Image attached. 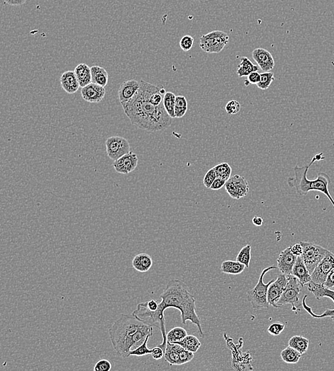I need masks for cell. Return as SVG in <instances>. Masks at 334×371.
<instances>
[{
	"label": "cell",
	"mask_w": 334,
	"mask_h": 371,
	"mask_svg": "<svg viewBox=\"0 0 334 371\" xmlns=\"http://www.w3.org/2000/svg\"><path fill=\"white\" fill-rule=\"evenodd\" d=\"M161 298L162 301L160 302L156 311H150L145 302L138 304L137 309L133 311L132 315L141 321L161 330L163 342L159 346L164 351L167 345L165 311L169 308L179 310L181 314L182 323L186 325L189 320L197 326L199 335L204 337L200 318L196 313L195 298L190 292V288L186 283L178 279L171 280L161 294Z\"/></svg>",
	"instance_id": "cell-1"
},
{
	"label": "cell",
	"mask_w": 334,
	"mask_h": 371,
	"mask_svg": "<svg viewBox=\"0 0 334 371\" xmlns=\"http://www.w3.org/2000/svg\"><path fill=\"white\" fill-rule=\"evenodd\" d=\"M152 84L140 80L139 92L132 100L121 105L125 115L133 125L150 132H161L169 128L172 123L164 105L156 106L149 100Z\"/></svg>",
	"instance_id": "cell-2"
},
{
	"label": "cell",
	"mask_w": 334,
	"mask_h": 371,
	"mask_svg": "<svg viewBox=\"0 0 334 371\" xmlns=\"http://www.w3.org/2000/svg\"><path fill=\"white\" fill-rule=\"evenodd\" d=\"M113 348L119 356L128 358L130 352L141 345L147 336H153V326L133 315L122 314L109 330Z\"/></svg>",
	"instance_id": "cell-3"
},
{
	"label": "cell",
	"mask_w": 334,
	"mask_h": 371,
	"mask_svg": "<svg viewBox=\"0 0 334 371\" xmlns=\"http://www.w3.org/2000/svg\"><path fill=\"white\" fill-rule=\"evenodd\" d=\"M324 154L319 153L312 158L309 164L303 166H296L294 168V176L288 177L287 184L290 188H294L297 194L300 196H307L310 191H319L325 195L331 201L334 207V200L330 192L329 186L331 184V178L325 172H319L316 178L313 180H309L307 178L309 169L316 161L324 159Z\"/></svg>",
	"instance_id": "cell-4"
},
{
	"label": "cell",
	"mask_w": 334,
	"mask_h": 371,
	"mask_svg": "<svg viewBox=\"0 0 334 371\" xmlns=\"http://www.w3.org/2000/svg\"><path fill=\"white\" fill-rule=\"evenodd\" d=\"M278 267H267L262 271L259 278L258 283L254 289L248 291L247 293V301L252 305V309H268L269 308V302H268V289L269 286L275 279L271 280L267 284H264V278L266 273L271 270L277 269Z\"/></svg>",
	"instance_id": "cell-5"
},
{
	"label": "cell",
	"mask_w": 334,
	"mask_h": 371,
	"mask_svg": "<svg viewBox=\"0 0 334 371\" xmlns=\"http://www.w3.org/2000/svg\"><path fill=\"white\" fill-rule=\"evenodd\" d=\"M230 41L228 34L225 31L215 30L204 34L200 38V47L205 53H219Z\"/></svg>",
	"instance_id": "cell-6"
},
{
	"label": "cell",
	"mask_w": 334,
	"mask_h": 371,
	"mask_svg": "<svg viewBox=\"0 0 334 371\" xmlns=\"http://www.w3.org/2000/svg\"><path fill=\"white\" fill-rule=\"evenodd\" d=\"M307 286L308 290L313 294L316 299L319 300L324 298V297H328L334 302V291L332 290V289H329L323 284H315L313 281H310L309 284H307ZM307 298V295H304L303 300H302V306H303L305 311H307L312 317L314 318H322L334 317V309H328L325 312L320 314V315L315 314L311 308L306 303Z\"/></svg>",
	"instance_id": "cell-7"
},
{
	"label": "cell",
	"mask_w": 334,
	"mask_h": 371,
	"mask_svg": "<svg viewBox=\"0 0 334 371\" xmlns=\"http://www.w3.org/2000/svg\"><path fill=\"white\" fill-rule=\"evenodd\" d=\"M303 247L302 258L310 273H313L318 264L327 255L329 250L311 242L301 241Z\"/></svg>",
	"instance_id": "cell-8"
},
{
	"label": "cell",
	"mask_w": 334,
	"mask_h": 371,
	"mask_svg": "<svg viewBox=\"0 0 334 371\" xmlns=\"http://www.w3.org/2000/svg\"><path fill=\"white\" fill-rule=\"evenodd\" d=\"M287 277V285L277 305L280 308L284 305L290 304L292 306L293 311H296L299 306V297L302 289L304 286L302 285L299 279L292 274L288 275Z\"/></svg>",
	"instance_id": "cell-9"
},
{
	"label": "cell",
	"mask_w": 334,
	"mask_h": 371,
	"mask_svg": "<svg viewBox=\"0 0 334 371\" xmlns=\"http://www.w3.org/2000/svg\"><path fill=\"white\" fill-rule=\"evenodd\" d=\"M106 153L108 157L114 161L131 152V147L128 140L121 136H111L106 141Z\"/></svg>",
	"instance_id": "cell-10"
},
{
	"label": "cell",
	"mask_w": 334,
	"mask_h": 371,
	"mask_svg": "<svg viewBox=\"0 0 334 371\" xmlns=\"http://www.w3.org/2000/svg\"><path fill=\"white\" fill-rule=\"evenodd\" d=\"M225 189L234 199L239 200L249 193V187L247 179L236 174L226 182Z\"/></svg>",
	"instance_id": "cell-11"
},
{
	"label": "cell",
	"mask_w": 334,
	"mask_h": 371,
	"mask_svg": "<svg viewBox=\"0 0 334 371\" xmlns=\"http://www.w3.org/2000/svg\"><path fill=\"white\" fill-rule=\"evenodd\" d=\"M334 268V254L329 251L311 273V281L315 284H324L328 275Z\"/></svg>",
	"instance_id": "cell-12"
},
{
	"label": "cell",
	"mask_w": 334,
	"mask_h": 371,
	"mask_svg": "<svg viewBox=\"0 0 334 371\" xmlns=\"http://www.w3.org/2000/svg\"><path fill=\"white\" fill-rule=\"evenodd\" d=\"M288 283V277L286 275L280 274L277 279L269 286L268 289V302L269 305L274 308L279 307L277 303L280 299L284 291L286 289Z\"/></svg>",
	"instance_id": "cell-13"
},
{
	"label": "cell",
	"mask_w": 334,
	"mask_h": 371,
	"mask_svg": "<svg viewBox=\"0 0 334 371\" xmlns=\"http://www.w3.org/2000/svg\"><path fill=\"white\" fill-rule=\"evenodd\" d=\"M139 163L137 155L130 152L113 163L114 169L119 174H128L136 169Z\"/></svg>",
	"instance_id": "cell-14"
},
{
	"label": "cell",
	"mask_w": 334,
	"mask_h": 371,
	"mask_svg": "<svg viewBox=\"0 0 334 371\" xmlns=\"http://www.w3.org/2000/svg\"><path fill=\"white\" fill-rule=\"evenodd\" d=\"M297 259V256L294 255L291 251V246L286 248L281 252L277 258V267L281 273L288 276L292 273L293 268Z\"/></svg>",
	"instance_id": "cell-15"
},
{
	"label": "cell",
	"mask_w": 334,
	"mask_h": 371,
	"mask_svg": "<svg viewBox=\"0 0 334 371\" xmlns=\"http://www.w3.org/2000/svg\"><path fill=\"white\" fill-rule=\"evenodd\" d=\"M252 57L263 72H270L275 66L272 54L265 49H255L252 52Z\"/></svg>",
	"instance_id": "cell-16"
},
{
	"label": "cell",
	"mask_w": 334,
	"mask_h": 371,
	"mask_svg": "<svg viewBox=\"0 0 334 371\" xmlns=\"http://www.w3.org/2000/svg\"><path fill=\"white\" fill-rule=\"evenodd\" d=\"M106 95V89L103 86L91 83L81 89L83 100L89 103H98Z\"/></svg>",
	"instance_id": "cell-17"
},
{
	"label": "cell",
	"mask_w": 334,
	"mask_h": 371,
	"mask_svg": "<svg viewBox=\"0 0 334 371\" xmlns=\"http://www.w3.org/2000/svg\"><path fill=\"white\" fill-rule=\"evenodd\" d=\"M140 88V81L129 80L124 81L119 89V99L121 105L132 100Z\"/></svg>",
	"instance_id": "cell-18"
},
{
	"label": "cell",
	"mask_w": 334,
	"mask_h": 371,
	"mask_svg": "<svg viewBox=\"0 0 334 371\" xmlns=\"http://www.w3.org/2000/svg\"><path fill=\"white\" fill-rule=\"evenodd\" d=\"M61 86L67 94H75L80 87L74 71H67L62 74L60 78Z\"/></svg>",
	"instance_id": "cell-19"
},
{
	"label": "cell",
	"mask_w": 334,
	"mask_h": 371,
	"mask_svg": "<svg viewBox=\"0 0 334 371\" xmlns=\"http://www.w3.org/2000/svg\"><path fill=\"white\" fill-rule=\"evenodd\" d=\"M291 274L297 278L303 286H307V284L311 281V273L304 264L302 256H298Z\"/></svg>",
	"instance_id": "cell-20"
},
{
	"label": "cell",
	"mask_w": 334,
	"mask_h": 371,
	"mask_svg": "<svg viewBox=\"0 0 334 371\" xmlns=\"http://www.w3.org/2000/svg\"><path fill=\"white\" fill-rule=\"evenodd\" d=\"M151 256L145 253H141L133 258L132 265L135 270L141 273L148 271L153 265Z\"/></svg>",
	"instance_id": "cell-21"
},
{
	"label": "cell",
	"mask_w": 334,
	"mask_h": 371,
	"mask_svg": "<svg viewBox=\"0 0 334 371\" xmlns=\"http://www.w3.org/2000/svg\"><path fill=\"white\" fill-rule=\"evenodd\" d=\"M75 75L79 82L80 87H84L92 83V71L85 63L78 64L74 70Z\"/></svg>",
	"instance_id": "cell-22"
},
{
	"label": "cell",
	"mask_w": 334,
	"mask_h": 371,
	"mask_svg": "<svg viewBox=\"0 0 334 371\" xmlns=\"http://www.w3.org/2000/svg\"><path fill=\"white\" fill-rule=\"evenodd\" d=\"M180 345L175 343L167 341L166 350H165V359L170 364V366H180L179 360V351Z\"/></svg>",
	"instance_id": "cell-23"
},
{
	"label": "cell",
	"mask_w": 334,
	"mask_h": 371,
	"mask_svg": "<svg viewBox=\"0 0 334 371\" xmlns=\"http://www.w3.org/2000/svg\"><path fill=\"white\" fill-rule=\"evenodd\" d=\"M92 71V83L105 87L109 82V74L103 67L93 66L91 67Z\"/></svg>",
	"instance_id": "cell-24"
},
{
	"label": "cell",
	"mask_w": 334,
	"mask_h": 371,
	"mask_svg": "<svg viewBox=\"0 0 334 371\" xmlns=\"http://www.w3.org/2000/svg\"><path fill=\"white\" fill-rule=\"evenodd\" d=\"M245 268V265L238 261H225L221 265V271L226 274H240Z\"/></svg>",
	"instance_id": "cell-25"
},
{
	"label": "cell",
	"mask_w": 334,
	"mask_h": 371,
	"mask_svg": "<svg viewBox=\"0 0 334 371\" xmlns=\"http://www.w3.org/2000/svg\"><path fill=\"white\" fill-rule=\"evenodd\" d=\"M258 66L255 65L246 56H242L241 58L240 64H239L237 70V75L239 78L243 77H247L249 75L254 72H258Z\"/></svg>",
	"instance_id": "cell-26"
},
{
	"label": "cell",
	"mask_w": 334,
	"mask_h": 371,
	"mask_svg": "<svg viewBox=\"0 0 334 371\" xmlns=\"http://www.w3.org/2000/svg\"><path fill=\"white\" fill-rule=\"evenodd\" d=\"M175 344H178L183 348L189 350L195 353L198 350V349L201 346V343L199 341L197 337L193 335H188L183 340L175 342Z\"/></svg>",
	"instance_id": "cell-27"
},
{
	"label": "cell",
	"mask_w": 334,
	"mask_h": 371,
	"mask_svg": "<svg viewBox=\"0 0 334 371\" xmlns=\"http://www.w3.org/2000/svg\"><path fill=\"white\" fill-rule=\"evenodd\" d=\"M310 340L302 336H294L288 341V345L296 349L301 354H304L308 350Z\"/></svg>",
	"instance_id": "cell-28"
},
{
	"label": "cell",
	"mask_w": 334,
	"mask_h": 371,
	"mask_svg": "<svg viewBox=\"0 0 334 371\" xmlns=\"http://www.w3.org/2000/svg\"><path fill=\"white\" fill-rule=\"evenodd\" d=\"M302 356L298 350L289 345L281 352V358L284 362L288 364H297Z\"/></svg>",
	"instance_id": "cell-29"
},
{
	"label": "cell",
	"mask_w": 334,
	"mask_h": 371,
	"mask_svg": "<svg viewBox=\"0 0 334 371\" xmlns=\"http://www.w3.org/2000/svg\"><path fill=\"white\" fill-rule=\"evenodd\" d=\"M176 96L172 92H167L165 94L164 105L165 109L172 119H175V106Z\"/></svg>",
	"instance_id": "cell-30"
},
{
	"label": "cell",
	"mask_w": 334,
	"mask_h": 371,
	"mask_svg": "<svg viewBox=\"0 0 334 371\" xmlns=\"http://www.w3.org/2000/svg\"><path fill=\"white\" fill-rule=\"evenodd\" d=\"M188 108V103L184 96H176L175 100V118L183 117L186 114Z\"/></svg>",
	"instance_id": "cell-31"
},
{
	"label": "cell",
	"mask_w": 334,
	"mask_h": 371,
	"mask_svg": "<svg viewBox=\"0 0 334 371\" xmlns=\"http://www.w3.org/2000/svg\"><path fill=\"white\" fill-rule=\"evenodd\" d=\"M188 336L186 330L182 327H175L167 333V341L171 343L178 342L184 339Z\"/></svg>",
	"instance_id": "cell-32"
},
{
	"label": "cell",
	"mask_w": 334,
	"mask_h": 371,
	"mask_svg": "<svg viewBox=\"0 0 334 371\" xmlns=\"http://www.w3.org/2000/svg\"><path fill=\"white\" fill-rule=\"evenodd\" d=\"M217 178L223 179L227 182L231 177L232 168L230 164L223 162L216 165L214 167Z\"/></svg>",
	"instance_id": "cell-33"
},
{
	"label": "cell",
	"mask_w": 334,
	"mask_h": 371,
	"mask_svg": "<svg viewBox=\"0 0 334 371\" xmlns=\"http://www.w3.org/2000/svg\"><path fill=\"white\" fill-rule=\"evenodd\" d=\"M251 252H252V246L250 244L244 246L239 251V254L237 256L236 261L245 265L246 268H249L251 258H252Z\"/></svg>",
	"instance_id": "cell-34"
},
{
	"label": "cell",
	"mask_w": 334,
	"mask_h": 371,
	"mask_svg": "<svg viewBox=\"0 0 334 371\" xmlns=\"http://www.w3.org/2000/svg\"><path fill=\"white\" fill-rule=\"evenodd\" d=\"M151 336H152L149 335V336H147L145 340L144 341V342L141 345H139L137 348L131 350V351L130 352V356H147V355L148 354H151L152 349H150L148 347V342L149 339H150V338L151 337Z\"/></svg>",
	"instance_id": "cell-35"
},
{
	"label": "cell",
	"mask_w": 334,
	"mask_h": 371,
	"mask_svg": "<svg viewBox=\"0 0 334 371\" xmlns=\"http://www.w3.org/2000/svg\"><path fill=\"white\" fill-rule=\"evenodd\" d=\"M274 80V75L272 72H263L261 74V80L260 82L257 84V87L259 89L266 90L272 84V81Z\"/></svg>",
	"instance_id": "cell-36"
},
{
	"label": "cell",
	"mask_w": 334,
	"mask_h": 371,
	"mask_svg": "<svg viewBox=\"0 0 334 371\" xmlns=\"http://www.w3.org/2000/svg\"><path fill=\"white\" fill-rule=\"evenodd\" d=\"M194 353L192 352L189 351L186 349L180 347V351H179V360H180V366L181 365L188 364L191 362L193 359Z\"/></svg>",
	"instance_id": "cell-37"
},
{
	"label": "cell",
	"mask_w": 334,
	"mask_h": 371,
	"mask_svg": "<svg viewBox=\"0 0 334 371\" xmlns=\"http://www.w3.org/2000/svg\"><path fill=\"white\" fill-rule=\"evenodd\" d=\"M240 109V104L236 100L229 101L225 106L226 112L230 115L238 114Z\"/></svg>",
	"instance_id": "cell-38"
},
{
	"label": "cell",
	"mask_w": 334,
	"mask_h": 371,
	"mask_svg": "<svg viewBox=\"0 0 334 371\" xmlns=\"http://www.w3.org/2000/svg\"><path fill=\"white\" fill-rule=\"evenodd\" d=\"M194 45L193 37L190 35H185L180 41V47L184 52H188L192 48Z\"/></svg>",
	"instance_id": "cell-39"
},
{
	"label": "cell",
	"mask_w": 334,
	"mask_h": 371,
	"mask_svg": "<svg viewBox=\"0 0 334 371\" xmlns=\"http://www.w3.org/2000/svg\"><path fill=\"white\" fill-rule=\"evenodd\" d=\"M217 179V174H216L214 168L210 169L208 172L205 174L203 179L204 186L206 187L207 188H210L212 185L215 180Z\"/></svg>",
	"instance_id": "cell-40"
},
{
	"label": "cell",
	"mask_w": 334,
	"mask_h": 371,
	"mask_svg": "<svg viewBox=\"0 0 334 371\" xmlns=\"http://www.w3.org/2000/svg\"><path fill=\"white\" fill-rule=\"evenodd\" d=\"M285 325L282 323H274L269 325L267 331L272 336H277L283 332Z\"/></svg>",
	"instance_id": "cell-41"
},
{
	"label": "cell",
	"mask_w": 334,
	"mask_h": 371,
	"mask_svg": "<svg viewBox=\"0 0 334 371\" xmlns=\"http://www.w3.org/2000/svg\"><path fill=\"white\" fill-rule=\"evenodd\" d=\"M112 368L111 362L106 359H100L94 366L95 371H110Z\"/></svg>",
	"instance_id": "cell-42"
},
{
	"label": "cell",
	"mask_w": 334,
	"mask_h": 371,
	"mask_svg": "<svg viewBox=\"0 0 334 371\" xmlns=\"http://www.w3.org/2000/svg\"><path fill=\"white\" fill-rule=\"evenodd\" d=\"M261 80V74L258 72H254L247 76V80H246L244 84L245 86H249V84H255L257 85Z\"/></svg>",
	"instance_id": "cell-43"
},
{
	"label": "cell",
	"mask_w": 334,
	"mask_h": 371,
	"mask_svg": "<svg viewBox=\"0 0 334 371\" xmlns=\"http://www.w3.org/2000/svg\"><path fill=\"white\" fill-rule=\"evenodd\" d=\"M164 354L165 351L164 349L160 347L159 345L152 348L151 356L156 361L161 360L164 356Z\"/></svg>",
	"instance_id": "cell-44"
},
{
	"label": "cell",
	"mask_w": 334,
	"mask_h": 371,
	"mask_svg": "<svg viewBox=\"0 0 334 371\" xmlns=\"http://www.w3.org/2000/svg\"><path fill=\"white\" fill-rule=\"evenodd\" d=\"M323 285L329 288V289H332L334 287V268L328 275L327 279H326V281Z\"/></svg>",
	"instance_id": "cell-45"
},
{
	"label": "cell",
	"mask_w": 334,
	"mask_h": 371,
	"mask_svg": "<svg viewBox=\"0 0 334 371\" xmlns=\"http://www.w3.org/2000/svg\"><path fill=\"white\" fill-rule=\"evenodd\" d=\"M226 184V181L223 180V179H220V178H217L215 180V182H213V185H212L211 187H210V189L212 190H219L221 189V188H222V187L225 186Z\"/></svg>",
	"instance_id": "cell-46"
},
{
	"label": "cell",
	"mask_w": 334,
	"mask_h": 371,
	"mask_svg": "<svg viewBox=\"0 0 334 371\" xmlns=\"http://www.w3.org/2000/svg\"><path fill=\"white\" fill-rule=\"evenodd\" d=\"M291 251L292 254L297 256V257L298 256H302V254H303V247H302L300 242L293 245V246H291Z\"/></svg>",
	"instance_id": "cell-47"
},
{
	"label": "cell",
	"mask_w": 334,
	"mask_h": 371,
	"mask_svg": "<svg viewBox=\"0 0 334 371\" xmlns=\"http://www.w3.org/2000/svg\"><path fill=\"white\" fill-rule=\"evenodd\" d=\"M145 303H146L147 307L152 311H156L159 306V302L157 300H150V301L145 302Z\"/></svg>",
	"instance_id": "cell-48"
},
{
	"label": "cell",
	"mask_w": 334,
	"mask_h": 371,
	"mask_svg": "<svg viewBox=\"0 0 334 371\" xmlns=\"http://www.w3.org/2000/svg\"><path fill=\"white\" fill-rule=\"evenodd\" d=\"M27 0H4V2L11 6H21L26 3Z\"/></svg>",
	"instance_id": "cell-49"
},
{
	"label": "cell",
	"mask_w": 334,
	"mask_h": 371,
	"mask_svg": "<svg viewBox=\"0 0 334 371\" xmlns=\"http://www.w3.org/2000/svg\"><path fill=\"white\" fill-rule=\"evenodd\" d=\"M263 218L260 216H255L252 218V223L256 226H261L263 224Z\"/></svg>",
	"instance_id": "cell-50"
},
{
	"label": "cell",
	"mask_w": 334,
	"mask_h": 371,
	"mask_svg": "<svg viewBox=\"0 0 334 371\" xmlns=\"http://www.w3.org/2000/svg\"><path fill=\"white\" fill-rule=\"evenodd\" d=\"M331 318H332V320H333V321L334 322V317H332Z\"/></svg>",
	"instance_id": "cell-51"
}]
</instances>
